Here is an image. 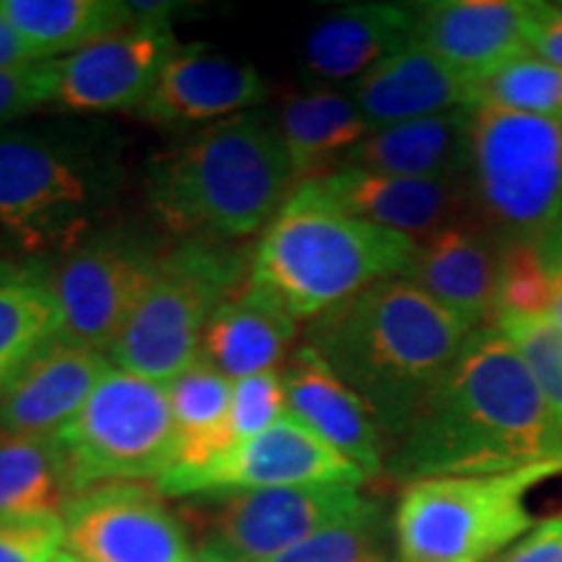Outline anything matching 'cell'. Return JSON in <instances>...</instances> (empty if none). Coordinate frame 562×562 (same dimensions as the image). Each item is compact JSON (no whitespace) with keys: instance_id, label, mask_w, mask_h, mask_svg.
Returning a JSON list of instances; mask_svg holds the SVG:
<instances>
[{"instance_id":"cell-1","label":"cell","mask_w":562,"mask_h":562,"mask_svg":"<svg viewBox=\"0 0 562 562\" xmlns=\"http://www.w3.org/2000/svg\"><path fill=\"white\" fill-rule=\"evenodd\" d=\"M562 461V430L524 355L476 328L438 391L385 456L396 482L508 474Z\"/></svg>"},{"instance_id":"cell-2","label":"cell","mask_w":562,"mask_h":562,"mask_svg":"<svg viewBox=\"0 0 562 562\" xmlns=\"http://www.w3.org/2000/svg\"><path fill=\"white\" fill-rule=\"evenodd\" d=\"M469 334L412 281L383 279L307 323L305 341L368 404L393 442L438 391Z\"/></svg>"},{"instance_id":"cell-3","label":"cell","mask_w":562,"mask_h":562,"mask_svg":"<svg viewBox=\"0 0 562 562\" xmlns=\"http://www.w3.org/2000/svg\"><path fill=\"white\" fill-rule=\"evenodd\" d=\"M294 188L279 123L263 110L214 123L144 170L151 214L180 240H245L269 227Z\"/></svg>"},{"instance_id":"cell-4","label":"cell","mask_w":562,"mask_h":562,"mask_svg":"<svg viewBox=\"0 0 562 562\" xmlns=\"http://www.w3.org/2000/svg\"><path fill=\"white\" fill-rule=\"evenodd\" d=\"M121 133L102 121H60L0 133V232L30 256L68 252L125 193Z\"/></svg>"},{"instance_id":"cell-5","label":"cell","mask_w":562,"mask_h":562,"mask_svg":"<svg viewBox=\"0 0 562 562\" xmlns=\"http://www.w3.org/2000/svg\"><path fill=\"white\" fill-rule=\"evenodd\" d=\"M417 240L355 220L300 182L252 250L248 286L311 323L383 279L409 271Z\"/></svg>"},{"instance_id":"cell-6","label":"cell","mask_w":562,"mask_h":562,"mask_svg":"<svg viewBox=\"0 0 562 562\" xmlns=\"http://www.w3.org/2000/svg\"><path fill=\"white\" fill-rule=\"evenodd\" d=\"M252 252L235 243L178 240L170 245L128 326L108 351L112 368L172 383L201 357L209 321L245 290Z\"/></svg>"},{"instance_id":"cell-7","label":"cell","mask_w":562,"mask_h":562,"mask_svg":"<svg viewBox=\"0 0 562 562\" xmlns=\"http://www.w3.org/2000/svg\"><path fill=\"white\" fill-rule=\"evenodd\" d=\"M558 474L562 461L404 484L393 513L396 562H490L539 524L526 503L529 492Z\"/></svg>"},{"instance_id":"cell-8","label":"cell","mask_w":562,"mask_h":562,"mask_svg":"<svg viewBox=\"0 0 562 562\" xmlns=\"http://www.w3.org/2000/svg\"><path fill=\"white\" fill-rule=\"evenodd\" d=\"M467 188L480 227L537 245L562 214V121L476 108Z\"/></svg>"},{"instance_id":"cell-9","label":"cell","mask_w":562,"mask_h":562,"mask_svg":"<svg viewBox=\"0 0 562 562\" xmlns=\"http://www.w3.org/2000/svg\"><path fill=\"white\" fill-rule=\"evenodd\" d=\"M55 442L70 495L112 482H159L178 456L170 389L110 368Z\"/></svg>"},{"instance_id":"cell-10","label":"cell","mask_w":562,"mask_h":562,"mask_svg":"<svg viewBox=\"0 0 562 562\" xmlns=\"http://www.w3.org/2000/svg\"><path fill=\"white\" fill-rule=\"evenodd\" d=\"M167 243L136 224L102 227L50 271L60 336L108 357L149 290Z\"/></svg>"},{"instance_id":"cell-11","label":"cell","mask_w":562,"mask_h":562,"mask_svg":"<svg viewBox=\"0 0 562 562\" xmlns=\"http://www.w3.org/2000/svg\"><path fill=\"white\" fill-rule=\"evenodd\" d=\"M381 505L351 484H313L220 497L203 524L199 554L224 562H266L331 526L360 521Z\"/></svg>"},{"instance_id":"cell-12","label":"cell","mask_w":562,"mask_h":562,"mask_svg":"<svg viewBox=\"0 0 562 562\" xmlns=\"http://www.w3.org/2000/svg\"><path fill=\"white\" fill-rule=\"evenodd\" d=\"M368 476L357 463L318 438L286 412L269 430L237 442L203 467L170 469L154 482L165 497H229L240 492L351 484L362 487Z\"/></svg>"},{"instance_id":"cell-13","label":"cell","mask_w":562,"mask_h":562,"mask_svg":"<svg viewBox=\"0 0 562 562\" xmlns=\"http://www.w3.org/2000/svg\"><path fill=\"white\" fill-rule=\"evenodd\" d=\"M136 21L60 58L58 104L79 115L138 110L157 87L180 42L170 26L167 3H131Z\"/></svg>"},{"instance_id":"cell-14","label":"cell","mask_w":562,"mask_h":562,"mask_svg":"<svg viewBox=\"0 0 562 562\" xmlns=\"http://www.w3.org/2000/svg\"><path fill=\"white\" fill-rule=\"evenodd\" d=\"M66 550L83 562H186V526L157 487L112 482L83 490L63 508Z\"/></svg>"},{"instance_id":"cell-15","label":"cell","mask_w":562,"mask_h":562,"mask_svg":"<svg viewBox=\"0 0 562 562\" xmlns=\"http://www.w3.org/2000/svg\"><path fill=\"white\" fill-rule=\"evenodd\" d=\"M344 214L398 232L412 240H427L435 232L472 220L467 178L414 180L378 175L355 167H336L305 180Z\"/></svg>"},{"instance_id":"cell-16","label":"cell","mask_w":562,"mask_h":562,"mask_svg":"<svg viewBox=\"0 0 562 562\" xmlns=\"http://www.w3.org/2000/svg\"><path fill=\"white\" fill-rule=\"evenodd\" d=\"M269 81L256 66L211 50L180 45L167 60L157 87L133 115L157 128H188L220 123L240 112L258 110L269 97Z\"/></svg>"},{"instance_id":"cell-17","label":"cell","mask_w":562,"mask_h":562,"mask_svg":"<svg viewBox=\"0 0 562 562\" xmlns=\"http://www.w3.org/2000/svg\"><path fill=\"white\" fill-rule=\"evenodd\" d=\"M503 248L474 220L459 222L419 240L402 279L456 315L469 331L495 328Z\"/></svg>"},{"instance_id":"cell-18","label":"cell","mask_w":562,"mask_h":562,"mask_svg":"<svg viewBox=\"0 0 562 562\" xmlns=\"http://www.w3.org/2000/svg\"><path fill=\"white\" fill-rule=\"evenodd\" d=\"M110 368L100 351L53 336L0 389V435L55 438Z\"/></svg>"},{"instance_id":"cell-19","label":"cell","mask_w":562,"mask_h":562,"mask_svg":"<svg viewBox=\"0 0 562 562\" xmlns=\"http://www.w3.org/2000/svg\"><path fill=\"white\" fill-rule=\"evenodd\" d=\"M286 391V409L302 425L347 456L370 480L385 474V435L368 404L331 370L318 349L300 344L281 370Z\"/></svg>"},{"instance_id":"cell-20","label":"cell","mask_w":562,"mask_h":562,"mask_svg":"<svg viewBox=\"0 0 562 562\" xmlns=\"http://www.w3.org/2000/svg\"><path fill=\"white\" fill-rule=\"evenodd\" d=\"M526 3L516 0H432L417 3L414 42L467 79L480 81L529 50L524 42Z\"/></svg>"},{"instance_id":"cell-21","label":"cell","mask_w":562,"mask_h":562,"mask_svg":"<svg viewBox=\"0 0 562 562\" xmlns=\"http://www.w3.org/2000/svg\"><path fill=\"white\" fill-rule=\"evenodd\" d=\"M417 3H349L326 13L302 45V68L323 83L362 79L414 42Z\"/></svg>"},{"instance_id":"cell-22","label":"cell","mask_w":562,"mask_h":562,"mask_svg":"<svg viewBox=\"0 0 562 562\" xmlns=\"http://www.w3.org/2000/svg\"><path fill=\"white\" fill-rule=\"evenodd\" d=\"M349 94L370 128L378 131L472 108L474 81L412 42L357 79Z\"/></svg>"},{"instance_id":"cell-23","label":"cell","mask_w":562,"mask_h":562,"mask_svg":"<svg viewBox=\"0 0 562 562\" xmlns=\"http://www.w3.org/2000/svg\"><path fill=\"white\" fill-rule=\"evenodd\" d=\"M472 123L474 110L463 108L385 125L368 133L336 167L393 178L461 180L467 178L472 161Z\"/></svg>"},{"instance_id":"cell-24","label":"cell","mask_w":562,"mask_h":562,"mask_svg":"<svg viewBox=\"0 0 562 562\" xmlns=\"http://www.w3.org/2000/svg\"><path fill=\"white\" fill-rule=\"evenodd\" d=\"M300 323L245 284L243 292L224 302L209 321L201 341V360L232 383L258 372L277 370Z\"/></svg>"},{"instance_id":"cell-25","label":"cell","mask_w":562,"mask_h":562,"mask_svg":"<svg viewBox=\"0 0 562 562\" xmlns=\"http://www.w3.org/2000/svg\"><path fill=\"white\" fill-rule=\"evenodd\" d=\"M277 123L297 186L334 170L344 154L372 133L351 94L334 89L292 97L281 108Z\"/></svg>"},{"instance_id":"cell-26","label":"cell","mask_w":562,"mask_h":562,"mask_svg":"<svg viewBox=\"0 0 562 562\" xmlns=\"http://www.w3.org/2000/svg\"><path fill=\"white\" fill-rule=\"evenodd\" d=\"M34 60H60L136 21L131 3L121 0H0Z\"/></svg>"},{"instance_id":"cell-27","label":"cell","mask_w":562,"mask_h":562,"mask_svg":"<svg viewBox=\"0 0 562 562\" xmlns=\"http://www.w3.org/2000/svg\"><path fill=\"white\" fill-rule=\"evenodd\" d=\"M60 331L50 271L42 263L0 258V389Z\"/></svg>"},{"instance_id":"cell-28","label":"cell","mask_w":562,"mask_h":562,"mask_svg":"<svg viewBox=\"0 0 562 562\" xmlns=\"http://www.w3.org/2000/svg\"><path fill=\"white\" fill-rule=\"evenodd\" d=\"M167 389L178 440L172 469L203 467L227 451L232 381L199 357L191 368L167 383Z\"/></svg>"},{"instance_id":"cell-29","label":"cell","mask_w":562,"mask_h":562,"mask_svg":"<svg viewBox=\"0 0 562 562\" xmlns=\"http://www.w3.org/2000/svg\"><path fill=\"white\" fill-rule=\"evenodd\" d=\"M70 497L66 461L55 438L0 435V516H63Z\"/></svg>"},{"instance_id":"cell-30","label":"cell","mask_w":562,"mask_h":562,"mask_svg":"<svg viewBox=\"0 0 562 562\" xmlns=\"http://www.w3.org/2000/svg\"><path fill=\"white\" fill-rule=\"evenodd\" d=\"M472 108L526 112L562 121V68L531 50L518 53L484 79L474 81Z\"/></svg>"},{"instance_id":"cell-31","label":"cell","mask_w":562,"mask_h":562,"mask_svg":"<svg viewBox=\"0 0 562 562\" xmlns=\"http://www.w3.org/2000/svg\"><path fill=\"white\" fill-rule=\"evenodd\" d=\"M266 562H396L383 513L323 529Z\"/></svg>"},{"instance_id":"cell-32","label":"cell","mask_w":562,"mask_h":562,"mask_svg":"<svg viewBox=\"0 0 562 562\" xmlns=\"http://www.w3.org/2000/svg\"><path fill=\"white\" fill-rule=\"evenodd\" d=\"M495 328L524 355L562 430V334L547 315H501Z\"/></svg>"},{"instance_id":"cell-33","label":"cell","mask_w":562,"mask_h":562,"mask_svg":"<svg viewBox=\"0 0 562 562\" xmlns=\"http://www.w3.org/2000/svg\"><path fill=\"white\" fill-rule=\"evenodd\" d=\"M550 297V273L539 258L537 245H505L501 290H497V318L501 315H547Z\"/></svg>"},{"instance_id":"cell-34","label":"cell","mask_w":562,"mask_h":562,"mask_svg":"<svg viewBox=\"0 0 562 562\" xmlns=\"http://www.w3.org/2000/svg\"><path fill=\"white\" fill-rule=\"evenodd\" d=\"M286 412H290L286 409V391L279 370L258 372V375L232 383L227 422L229 448L269 430L273 422H279Z\"/></svg>"},{"instance_id":"cell-35","label":"cell","mask_w":562,"mask_h":562,"mask_svg":"<svg viewBox=\"0 0 562 562\" xmlns=\"http://www.w3.org/2000/svg\"><path fill=\"white\" fill-rule=\"evenodd\" d=\"M66 550L60 513L0 516V562H53Z\"/></svg>"},{"instance_id":"cell-36","label":"cell","mask_w":562,"mask_h":562,"mask_svg":"<svg viewBox=\"0 0 562 562\" xmlns=\"http://www.w3.org/2000/svg\"><path fill=\"white\" fill-rule=\"evenodd\" d=\"M60 63L42 60L0 70V128L58 102Z\"/></svg>"},{"instance_id":"cell-37","label":"cell","mask_w":562,"mask_h":562,"mask_svg":"<svg viewBox=\"0 0 562 562\" xmlns=\"http://www.w3.org/2000/svg\"><path fill=\"white\" fill-rule=\"evenodd\" d=\"M524 42L533 55L562 68V5L526 3Z\"/></svg>"},{"instance_id":"cell-38","label":"cell","mask_w":562,"mask_h":562,"mask_svg":"<svg viewBox=\"0 0 562 562\" xmlns=\"http://www.w3.org/2000/svg\"><path fill=\"white\" fill-rule=\"evenodd\" d=\"M490 562H562V516L539 521Z\"/></svg>"},{"instance_id":"cell-39","label":"cell","mask_w":562,"mask_h":562,"mask_svg":"<svg viewBox=\"0 0 562 562\" xmlns=\"http://www.w3.org/2000/svg\"><path fill=\"white\" fill-rule=\"evenodd\" d=\"M26 63H37L26 45L24 37L16 32V26L11 24V19L5 16V11L0 9V70L5 68H19Z\"/></svg>"},{"instance_id":"cell-40","label":"cell","mask_w":562,"mask_h":562,"mask_svg":"<svg viewBox=\"0 0 562 562\" xmlns=\"http://www.w3.org/2000/svg\"><path fill=\"white\" fill-rule=\"evenodd\" d=\"M550 284H552V297H550V313H547V318L554 323V328L562 334V258L558 263H552L550 269Z\"/></svg>"},{"instance_id":"cell-41","label":"cell","mask_w":562,"mask_h":562,"mask_svg":"<svg viewBox=\"0 0 562 562\" xmlns=\"http://www.w3.org/2000/svg\"><path fill=\"white\" fill-rule=\"evenodd\" d=\"M53 562H83V560H79V558H76V554H74V552L63 550V552L58 554V558H55Z\"/></svg>"},{"instance_id":"cell-42","label":"cell","mask_w":562,"mask_h":562,"mask_svg":"<svg viewBox=\"0 0 562 562\" xmlns=\"http://www.w3.org/2000/svg\"><path fill=\"white\" fill-rule=\"evenodd\" d=\"M186 562H224V560H214V558H206V554H199L195 552L191 560H186Z\"/></svg>"}]
</instances>
